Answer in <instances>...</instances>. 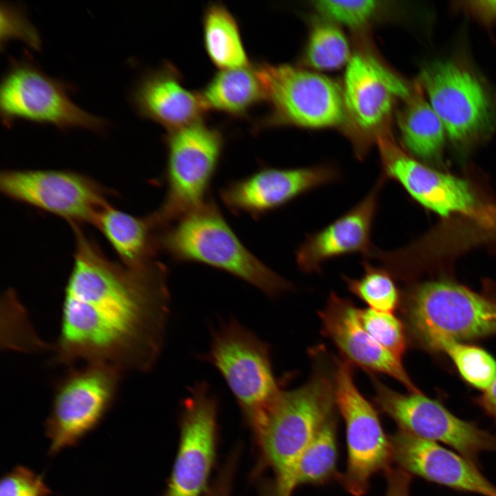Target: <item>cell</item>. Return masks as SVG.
<instances>
[{
  "label": "cell",
  "mask_w": 496,
  "mask_h": 496,
  "mask_svg": "<svg viewBox=\"0 0 496 496\" xmlns=\"http://www.w3.org/2000/svg\"><path fill=\"white\" fill-rule=\"evenodd\" d=\"M400 306L408 339L428 351L441 339L466 342L496 335V302L455 282L417 285Z\"/></svg>",
  "instance_id": "cell-4"
},
{
  "label": "cell",
  "mask_w": 496,
  "mask_h": 496,
  "mask_svg": "<svg viewBox=\"0 0 496 496\" xmlns=\"http://www.w3.org/2000/svg\"><path fill=\"white\" fill-rule=\"evenodd\" d=\"M48 492L42 479L23 467L6 475L0 484V496H45Z\"/></svg>",
  "instance_id": "cell-32"
},
{
  "label": "cell",
  "mask_w": 496,
  "mask_h": 496,
  "mask_svg": "<svg viewBox=\"0 0 496 496\" xmlns=\"http://www.w3.org/2000/svg\"><path fill=\"white\" fill-rule=\"evenodd\" d=\"M346 37L335 25L319 23L311 29L305 51L307 63L319 70L338 69L351 59Z\"/></svg>",
  "instance_id": "cell-29"
},
{
  "label": "cell",
  "mask_w": 496,
  "mask_h": 496,
  "mask_svg": "<svg viewBox=\"0 0 496 496\" xmlns=\"http://www.w3.org/2000/svg\"><path fill=\"white\" fill-rule=\"evenodd\" d=\"M206 109L233 117L246 116L265 101L257 63L216 72L199 91Z\"/></svg>",
  "instance_id": "cell-23"
},
{
  "label": "cell",
  "mask_w": 496,
  "mask_h": 496,
  "mask_svg": "<svg viewBox=\"0 0 496 496\" xmlns=\"http://www.w3.org/2000/svg\"><path fill=\"white\" fill-rule=\"evenodd\" d=\"M313 373L302 386L282 390L253 431L264 461L276 476V496H291L298 460L326 421L334 415L333 370L316 356Z\"/></svg>",
  "instance_id": "cell-2"
},
{
  "label": "cell",
  "mask_w": 496,
  "mask_h": 496,
  "mask_svg": "<svg viewBox=\"0 0 496 496\" xmlns=\"http://www.w3.org/2000/svg\"><path fill=\"white\" fill-rule=\"evenodd\" d=\"M333 360L335 406L345 422L348 450L347 466L341 482L350 493L361 496L374 474L391 467V444L377 411L355 384L352 364L344 359Z\"/></svg>",
  "instance_id": "cell-10"
},
{
  "label": "cell",
  "mask_w": 496,
  "mask_h": 496,
  "mask_svg": "<svg viewBox=\"0 0 496 496\" xmlns=\"http://www.w3.org/2000/svg\"><path fill=\"white\" fill-rule=\"evenodd\" d=\"M403 101L397 116L403 145L417 157H435L441 152L446 134L418 82L413 85L411 94Z\"/></svg>",
  "instance_id": "cell-24"
},
{
  "label": "cell",
  "mask_w": 496,
  "mask_h": 496,
  "mask_svg": "<svg viewBox=\"0 0 496 496\" xmlns=\"http://www.w3.org/2000/svg\"><path fill=\"white\" fill-rule=\"evenodd\" d=\"M121 372L93 362L70 369L61 378L47 424L51 452L72 445L99 422L115 397Z\"/></svg>",
  "instance_id": "cell-13"
},
{
  "label": "cell",
  "mask_w": 496,
  "mask_h": 496,
  "mask_svg": "<svg viewBox=\"0 0 496 496\" xmlns=\"http://www.w3.org/2000/svg\"><path fill=\"white\" fill-rule=\"evenodd\" d=\"M362 265L364 272L360 278L342 276L348 289L370 309L392 313L400 305L402 300L393 276L383 267L373 266L366 260H363Z\"/></svg>",
  "instance_id": "cell-28"
},
{
  "label": "cell",
  "mask_w": 496,
  "mask_h": 496,
  "mask_svg": "<svg viewBox=\"0 0 496 496\" xmlns=\"http://www.w3.org/2000/svg\"><path fill=\"white\" fill-rule=\"evenodd\" d=\"M131 100L139 116L167 130L202 121L207 112L200 92L187 88L169 62L144 73L132 89Z\"/></svg>",
  "instance_id": "cell-21"
},
{
  "label": "cell",
  "mask_w": 496,
  "mask_h": 496,
  "mask_svg": "<svg viewBox=\"0 0 496 496\" xmlns=\"http://www.w3.org/2000/svg\"><path fill=\"white\" fill-rule=\"evenodd\" d=\"M371 380L376 405L396 422L398 429L446 444L477 467L482 453H496V435L456 417L440 402L422 392H396L373 375Z\"/></svg>",
  "instance_id": "cell-11"
},
{
  "label": "cell",
  "mask_w": 496,
  "mask_h": 496,
  "mask_svg": "<svg viewBox=\"0 0 496 496\" xmlns=\"http://www.w3.org/2000/svg\"><path fill=\"white\" fill-rule=\"evenodd\" d=\"M453 7L486 28L496 23V0L458 1L455 2Z\"/></svg>",
  "instance_id": "cell-33"
},
{
  "label": "cell",
  "mask_w": 496,
  "mask_h": 496,
  "mask_svg": "<svg viewBox=\"0 0 496 496\" xmlns=\"http://www.w3.org/2000/svg\"><path fill=\"white\" fill-rule=\"evenodd\" d=\"M322 333L353 365L393 378L409 393H421L412 382L402 360L380 344L364 328L359 309L353 302L331 292L325 307L318 313Z\"/></svg>",
  "instance_id": "cell-18"
},
{
  "label": "cell",
  "mask_w": 496,
  "mask_h": 496,
  "mask_svg": "<svg viewBox=\"0 0 496 496\" xmlns=\"http://www.w3.org/2000/svg\"><path fill=\"white\" fill-rule=\"evenodd\" d=\"M206 358L223 377L255 429L282 391L268 345L237 321L229 320L214 332Z\"/></svg>",
  "instance_id": "cell-6"
},
{
  "label": "cell",
  "mask_w": 496,
  "mask_h": 496,
  "mask_svg": "<svg viewBox=\"0 0 496 496\" xmlns=\"http://www.w3.org/2000/svg\"><path fill=\"white\" fill-rule=\"evenodd\" d=\"M389 438L393 460L409 473L458 490L496 496V486L459 453L400 429Z\"/></svg>",
  "instance_id": "cell-20"
},
{
  "label": "cell",
  "mask_w": 496,
  "mask_h": 496,
  "mask_svg": "<svg viewBox=\"0 0 496 496\" xmlns=\"http://www.w3.org/2000/svg\"><path fill=\"white\" fill-rule=\"evenodd\" d=\"M313 6L326 19L352 28L369 22L380 9L374 0H318Z\"/></svg>",
  "instance_id": "cell-31"
},
{
  "label": "cell",
  "mask_w": 496,
  "mask_h": 496,
  "mask_svg": "<svg viewBox=\"0 0 496 496\" xmlns=\"http://www.w3.org/2000/svg\"><path fill=\"white\" fill-rule=\"evenodd\" d=\"M329 417L299 457L291 479V488L302 484H316L335 473L337 459L335 420Z\"/></svg>",
  "instance_id": "cell-26"
},
{
  "label": "cell",
  "mask_w": 496,
  "mask_h": 496,
  "mask_svg": "<svg viewBox=\"0 0 496 496\" xmlns=\"http://www.w3.org/2000/svg\"><path fill=\"white\" fill-rule=\"evenodd\" d=\"M475 402L493 420L496 427V378L479 396L475 398Z\"/></svg>",
  "instance_id": "cell-35"
},
{
  "label": "cell",
  "mask_w": 496,
  "mask_h": 496,
  "mask_svg": "<svg viewBox=\"0 0 496 496\" xmlns=\"http://www.w3.org/2000/svg\"><path fill=\"white\" fill-rule=\"evenodd\" d=\"M158 245L176 261L198 262L225 271L271 297L291 288L243 245L211 200L161 229Z\"/></svg>",
  "instance_id": "cell-3"
},
{
  "label": "cell",
  "mask_w": 496,
  "mask_h": 496,
  "mask_svg": "<svg viewBox=\"0 0 496 496\" xmlns=\"http://www.w3.org/2000/svg\"><path fill=\"white\" fill-rule=\"evenodd\" d=\"M387 488L385 496H410L411 475L404 470L390 467L386 471Z\"/></svg>",
  "instance_id": "cell-34"
},
{
  "label": "cell",
  "mask_w": 496,
  "mask_h": 496,
  "mask_svg": "<svg viewBox=\"0 0 496 496\" xmlns=\"http://www.w3.org/2000/svg\"><path fill=\"white\" fill-rule=\"evenodd\" d=\"M387 179L379 177L357 205L323 229L309 234L296 252L298 267L306 273L319 272L326 261L359 253L366 258L374 246L371 231L380 191Z\"/></svg>",
  "instance_id": "cell-19"
},
{
  "label": "cell",
  "mask_w": 496,
  "mask_h": 496,
  "mask_svg": "<svg viewBox=\"0 0 496 496\" xmlns=\"http://www.w3.org/2000/svg\"><path fill=\"white\" fill-rule=\"evenodd\" d=\"M93 225L108 240L123 265L139 269L154 262L159 249L158 231L149 216L137 217L108 204L98 214Z\"/></svg>",
  "instance_id": "cell-22"
},
{
  "label": "cell",
  "mask_w": 496,
  "mask_h": 496,
  "mask_svg": "<svg viewBox=\"0 0 496 496\" xmlns=\"http://www.w3.org/2000/svg\"><path fill=\"white\" fill-rule=\"evenodd\" d=\"M6 196L48 211L72 225L93 224L109 204L108 192L93 178L64 170H9L0 176Z\"/></svg>",
  "instance_id": "cell-14"
},
{
  "label": "cell",
  "mask_w": 496,
  "mask_h": 496,
  "mask_svg": "<svg viewBox=\"0 0 496 496\" xmlns=\"http://www.w3.org/2000/svg\"><path fill=\"white\" fill-rule=\"evenodd\" d=\"M359 318L366 331L384 348L402 360L408 344L404 322L391 313L370 308L359 309Z\"/></svg>",
  "instance_id": "cell-30"
},
{
  "label": "cell",
  "mask_w": 496,
  "mask_h": 496,
  "mask_svg": "<svg viewBox=\"0 0 496 496\" xmlns=\"http://www.w3.org/2000/svg\"><path fill=\"white\" fill-rule=\"evenodd\" d=\"M386 179L400 183L417 203L441 216L468 213L475 200L468 183L426 167L406 154L388 132L376 142Z\"/></svg>",
  "instance_id": "cell-17"
},
{
  "label": "cell",
  "mask_w": 496,
  "mask_h": 496,
  "mask_svg": "<svg viewBox=\"0 0 496 496\" xmlns=\"http://www.w3.org/2000/svg\"><path fill=\"white\" fill-rule=\"evenodd\" d=\"M410 85L370 54L358 52L347 65L342 89L349 132L357 157L362 159L379 136L397 99L411 93Z\"/></svg>",
  "instance_id": "cell-12"
},
{
  "label": "cell",
  "mask_w": 496,
  "mask_h": 496,
  "mask_svg": "<svg viewBox=\"0 0 496 496\" xmlns=\"http://www.w3.org/2000/svg\"><path fill=\"white\" fill-rule=\"evenodd\" d=\"M256 63L270 105L256 128L283 124L323 128L347 121L342 90L331 79L289 64Z\"/></svg>",
  "instance_id": "cell-7"
},
{
  "label": "cell",
  "mask_w": 496,
  "mask_h": 496,
  "mask_svg": "<svg viewBox=\"0 0 496 496\" xmlns=\"http://www.w3.org/2000/svg\"><path fill=\"white\" fill-rule=\"evenodd\" d=\"M431 352L445 353L462 378L470 386L485 391L496 378V360L484 349L451 339H441Z\"/></svg>",
  "instance_id": "cell-27"
},
{
  "label": "cell",
  "mask_w": 496,
  "mask_h": 496,
  "mask_svg": "<svg viewBox=\"0 0 496 496\" xmlns=\"http://www.w3.org/2000/svg\"><path fill=\"white\" fill-rule=\"evenodd\" d=\"M217 401L205 382L183 403L176 457L163 496H202L216 458Z\"/></svg>",
  "instance_id": "cell-15"
},
{
  "label": "cell",
  "mask_w": 496,
  "mask_h": 496,
  "mask_svg": "<svg viewBox=\"0 0 496 496\" xmlns=\"http://www.w3.org/2000/svg\"><path fill=\"white\" fill-rule=\"evenodd\" d=\"M70 87L29 60L12 61L0 87L2 121L10 127L25 120L61 130L81 127L103 132L106 122L80 108L69 96Z\"/></svg>",
  "instance_id": "cell-9"
},
{
  "label": "cell",
  "mask_w": 496,
  "mask_h": 496,
  "mask_svg": "<svg viewBox=\"0 0 496 496\" xmlns=\"http://www.w3.org/2000/svg\"><path fill=\"white\" fill-rule=\"evenodd\" d=\"M205 50L220 70L237 68L251 64L237 19L220 2H211L203 16Z\"/></svg>",
  "instance_id": "cell-25"
},
{
  "label": "cell",
  "mask_w": 496,
  "mask_h": 496,
  "mask_svg": "<svg viewBox=\"0 0 496 496\" xmlns=\"http://www.w3.org/2000/svg\"><path fill=\"white\" fill-rule=\"evenodd\" d=\"M64 291L56 360L101 362L147 371L161 351L169 309L167 271L159 262L129 268L108 258L79 227Z\"/></svg>",
  "instance_id": "cell-1"
},
{
  "label": "cell",
  "mask_w": 496,
  "mask_h": 496,
  "mask_svg": "<svg viewBox=\"0 0 496 496\" xmlns=\"http://www.w3.org/2000/svg\"><path fill=\"white\" fill-rule=\"evenodd\" d=\"M233 476V473L229 471H221L204 496H229Z\"/></svg>",
  "instance_id": "cell-36"
},
{
  "label": "cell",
  "mask_w": 496,
  "mask_h": 496,
  "mask_svg": "<svg viewBox=\"0 0 496 496\" xmlns=\"http://www.w3.org/2000/svg\"><path fill=\"white\" fill-rule=\"evenodd\" d=\"M339 178L340 172L330 165L264 167L228 183L221 189L220 197L232 211L259 217Z\"/></svg>",
  "instance_id": "cell-16"
},
{
  "label": "cell",
  "mask_w": 496,
  "mask_h": 496,
  "mask_svg": "<svg viewBox=\"0 0 496 496\" xmlns=\"http://www.w3.org/2000/svg\"><path fill=\"white\" fill-rule=\"evenodd\" d=\"M417 82L451 141H471L496 127V99L463 61H434L423 68Z\"/></svg>",
  "instance_id": "cell-8"
},
{
  "label": "cell",
  "mask_w": 496,
  "mask_h": 496,
  "mask_svg": "<svg viewBox=\"0 0 496 496\" xmlns=\"http://www.w3.org/2000/svg\"><path fill=\"white\" fill-rule=\"evenodd\" d=\"M225 142L223 132L203 120L167 130L165 197L149 215L159 230L208 200Z\"/></svg>",
  "instance_id": "cell-5"
}]
</instances>
